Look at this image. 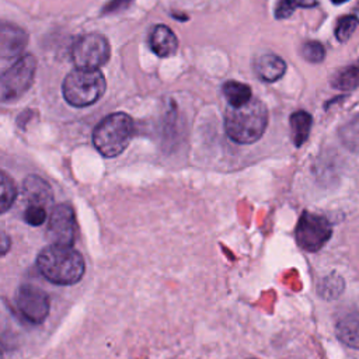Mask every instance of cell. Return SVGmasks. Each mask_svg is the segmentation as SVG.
<instances>
[{"mask_svg": "<svg viewBox=\"0 0 359 359\" xmlns=\"http://www.w3.org/2000/svg\"><path fill=\"white\" fill-rule=\"evenodd\" d=\"M133 0H109L104 7H102V14H114L121 10H125L126 7L130 6Z\"/></svg>", "mask_w": 359, "mask_h": 359, "instance_id": "obj_24", "label": "cell"}, {"mask_svg": "<svg viewBox=\"0 0 359 359\" xmlns=\"http://www.w3.org/2000/svg\"><path fill=\"white\" fill-rule=\"evenodd\" d=\"M356 24L358 20L355 18V15H342L338 18L337 25H335V36L339 42H346L353 31L356 29Z\"/></svg>", "mask_w": 359, "mask_h": 359, "instance_id": "obj_20", "label": "cell"}, {"mask_svg": "<svg viewBox=\"0 0 359 359\" xmlns=\"http://www.w3.org/2000/svg\"><path fill=\"white\" fill-rule=\"evenodd\" d=\"M353 15H355V18H356V20H358V22H359V1L356 3L355 8H353Z\"/></svg>", "mask_w": 359, "mask_h": 359, "instance_id": "obj_26", "label": "cell"}, {"mask_svg": "<svg viewBox=\"0 0 359 359\" xmlns=\"http://www.w3.org/2000/svg\"><path fill=\"white\" fill-rule=\"evenodd\" d=\"M15 303L24 318L34 324H41L49 314V297L35 285H21L15 294Z\"/></svg>", "mask_w": 359, "mask_h": 359, "instance_id": "obj_9", "label": "cell"}, {"mask_svg": "<svg viewBox=\"0 0 359 359\" xmlns=\"http://www.w3.org/2000/svg\"><path fill=\"white\" fill-rule=\"evenodd\" d=\"M302 55L310 63H320L325 57V49L318 41H307L302 46Z\"/></svg>", "mask_w": 359, "mask_h": 359, "instance_id": "obj_22", "label": "cell"}, {"mask_svg": "<svg viewBox=\"0 0 359 359\" xmlns=\"http://www.w3.org/2000/svg\"><path fill=\"white\" fill-rule=\"evenodd\" d=\"M107 87L104 74L95 69H74L63 80L62 93L65 100L77 108L97 102Z\"/></svg>", "mask_w": 359, "mask_h": 359, "instance_id": "obj_4", "label": "cell"}, {"mask_svg": "<svg viewBox=\"0 0 359 359\" xmlns=\"http://www.w3.org/2000/svg\"><path fill=\"white\" fill-rule=\"evenodd\" d=\"M289 123H290L292 140L296 147H300L309 139L313 118L306 111H296L290 115Z\"/></svg>", "mask_w": 359, "mask_h": 359, "instance_id": "obj_15", "label": "cell"}, {"mask_svg": "<svg viewBox=\"0 0 359 359\" xmlns=\"http://www.w3.org/2000/svg\"><path fill=\"white\" fill-rule=\"evenodd\" d=\"M133 136V119L125 112L107 115L93 132V143L104 157L119 156Z\"/></svg>", "mask_w": 359, "mask_h": 359, "instance_id": "obj_3", "label": "cell"}, {"mask_svg": "<svg viewBox=\"0 0 359 359\" xmlns=\"http://www.w3.org/2000/svg\"><path fill=\"white\" fill-rule=\"evenodd\" d=\"M46 215H48V209H45V208L27 206L22 213V217L31 226H41L42 223H45Z\"/></svg>", "mask_w": 359, "mask_h": 359, "instance_id": "obj_23", "label": "cell"}, {"mask_svg": "<svg viewBox=\"0 0 359 359\" xmlns=\"http://www.w3.org/2000/svg\"><path fill=\"white\" fill-rule=\"evenodd\" d=\"M222 90L229 105L231 107H241L252 98L250 86L240 81H226Z\"/></svg>", "mask_w": 359, "mask_h": 359, "instance_id": "obj_17", "label": "cell"}, {"mask_svg": "<svg viewBox=\"0 0 359 359\" xmlns=\"http://www.w3.org/2000/svg\"><path fill=\"white\" fill-rule=\"evenodd\" d=\"M36 59L27 53L17 59L0 79V97L3 102H14L22 97L34 83Z\"/></svg>", "mask_w": 359, "mask_h": 359, "instance_id": "obj_5", "label": "cell"}, {"mask_svg": "<svg viewBox=\"0 0 359 359\" xmlns=\"http://www.w3.org/2000/svg\"><path fill=\"white\" fill-rule=\"evenodd\" d=\"M317 6L316 0H279L275 7V17L278 20H283L290 17L296 8H307Z\"/></svg>", "mask_w": 359, "mask_h": 359, "instance_id": "obj_18", "label": "cell"}, {"mask_svg": "<svg viewBox=\"0 0 359 359\" xmlns=\"http://www.w3.org/2000/svg\"><path fill=\"white\" fill-rule=\"evenodd\" d=\"M268 125V109L258 98H251L241 107L229 105L224 112V130L240 144L257 142Z\"/></svg>", "mask_w": 359, "mask_h": 359, "instance_id": "obj_2", "label": "cell"}, {"mask_svg": "<svg viewBox=\"0 0 359 359\" xmlns=\"http://www.w3.org/2000/svg\"><path fill=\"white\" fill-rule=\"evenodd\" d=\"M331 86L337 90L349 91L359 87V62L339 69L331 79Z\"/></svg>", "mask_w": 359, "mask_h": 359, "instance_id": "obj_16", "label": "cell"}, {"mask_svg": "<svg viewBox=\"0 0 359 359\" xmlns=\"http://www.w3.org/2000/svg\"><path fill=\"white\" fill-rule=\"evenodd\" d=\"M77 236V222L74 210L67 203L56 205L49 216L46 237L53 244L73 245Z\"/></svg>", "mask_w": 359, "mask_h": 359, "instance_id": "obj_8", "label": "cell"}, {"mask_svg": "<svg viewBox=\"0 0 359 359\" xmlns=\"http://www.w3.org/2000/svg\"><path fill=\"white\" fill-rule=\"evenodd\" d=\"M36 266L46 280L55 285L77 283L84 275V258L72 245L50 244L41 250Z\"/></svg>", "mask_w": 359, "mask_h": 359, "instance_id": "obj_1", "label": "cell"}, {"mask_svg": "<svg viewBox=\"0 0 359 359\" xmlns=\"http://www.w3.org/2000/svg\"><path fill=\"white\" fill-rule=\"evenodd\" d=\"M332 234L330 222L320 215L304 210L296 226V241L300 248L309 252H316L324 247Z\"/></svg>", "mask_w": 359, "mask_h": 359, "instance_id": "obj_7", "label": "cell"}, {"mask_svg": "<svg viewBox=\"0 0 359 359\" xmlns=\"http://www.w3.org/2000/svg\"><path fill=\"white\" fill-rule=\"evenodd\" d=\"M8 244H10V241H8L7 236L3 233V248H1L3 254H6V251H7V245H8Z\"/></svg>", "mask_w": 359, "mask_h": 359, "instance_id": "obj_25", "label": "cell"}, {"mask_svg": "<svg viewBox=\"0 0 359 359\" xmlns=\"http://www.w3.org/2000/svg\"><path fill=\"white\" fill-rule=\"evenodd\" d=\"M0 185H1V201H0V208H1V212H7L11 205L14 203L15 198H17V188H15V184L13 181L11 177L7 175V172H1L0 175Z\"/></svg>", "mask_w": 359, "mask_h": 359, "instance_id": "obj_19", "label": "cell"}, {"mask_svg": "<svg viewBox=\"0 0 359 359\" xmlns=\"http://www.w3.org/2000/svg\"><path fill=\"white\" fill-rule=\"evenodd\" d=\"M342 290H344V280L334 273L321 282L318 293L324 296V299H335Z\"/></svg>", "mask_w": 359, "mask_h": 359, "instance_id": "obj_21", "label": "cell"}, {"mask_svg": "<svg viewBox=\"0 0 359 359\" xmlns=\"http://www.w3.org/2000/svg\"><path fill=\"white\" fill-rule=\"evenodd\" d=\"M22 198L27 206H41L48 209L53 202L50 185L39 175L31 174L22 182Z\"/></svg>", "mask_w": 359, "mask_h": 359, "instance_id": "obj_11", "label": "cell"}, {"mask_svg": "<svg viewBox=\"0 0 359 359\" xmlns=\"http://www.w3.org/2000/svg\"><path fill=\"white\" fill-rule=\"evenodd\" d=\"M109 55L108 39L98 32L81 35L72 48V60L79 69L95 70L108 62Z\"/></svg>", "mask_w": 359, "mask_h": 359, "instance_id": "obj_6", "label": "cell"}, {"mask_svg": "<svg viewBox=\"0 0 359 359\" xmlns=\"http://www.w3.org/2000/svg\"><path fill=\"white\" fill-rule=\"evenodd\" d=\"M335 332L346 346L359 349V313L345 314L337 323Z\"/></svg>", "mask_w": 359, "mask_h": 359, "instance_id": "obj_14", "label": "cell"}, {"mask_svg": "<svg viewBox=\"0 0 359 359\" xmlns=\"http://www.w3.org/2000/svg\"><path fill=\"white\" fill-rule=\"evenodd\" d=\"M28 43V34L18 25L3 22L0 27V56L3 60H11L24 52Z\"/></svg>", "mask_w": 359, "mask_h": 359, "instance_id": "obj_10", "label": "cell"}, {"mask_svg": "<svg viewBox=\"0 0 359 359\" xmlns=\"http://www.w3.org/2000/svg\"><path fill=\"white\" fill-rule=\"evenodd\" d=\"M254 70L262 81L273 83L285 74L286 63L280 56L275 53H264L257 57L254 63Z\"/></svg>", "mask_w": 359, "mask_h": 359, "instance_id": "obj_13", "label": "cell"}, {"mask_svg": "<svg viewBox=\"0 0 359 359\" xmlns=\"http://www.w3.org/2000/svg\"><path fill=\"white\" fill-rule=\"evenodd\" d=\"M334 4H341V3H345V1H348V0H331Z\"/></svg>", "mask_w": 359, "mask_h": 359, "instance_id": "obj_27", "label": "cell"}, {"mask_svg": "<svg viewBox=\"0 0 359 359\" xmlns=\"http://www.w3.org/2000/svg\"><path fill=\"white\" fill-rule=\"evenodd\" d=\"M149 43L151 50L160 57L172 56L178 49V39L171 28L167 25H156L149 38Z\"/></svg>", "mask_w": 359, "mask_h": 359, "instance_id": "obj_12", "label": "cell"}]
</instances>
